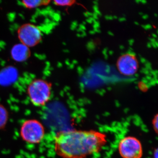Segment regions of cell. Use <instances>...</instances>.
Listing matches in <instances>:
<instances>
[{"label":"cell","mask_w":158,"mask_h":158,"mask_svg":"<svg viewBox=\"0 0 158 158\" xmlns=\"http://www.w3.org/2000/svg\"><path fill=\"white\" fill-rule=\"evenodd\" d=\"M107 143L104 133L94 131L60 132L55 139V150L62 158H88L101 151Z\"/></svg>","instance_id":"1"},{"label":"cell","mask_w":158,"mask_h":158,"mask_svg":"<svg viewBox=\"0 0 158 158\" xmlns=\"http://www.w3.org/2000/svg\"><path fill=\"white\" fill-rule=\"evenodd\" d=\"M52 84L44 79H34L28 85L27 92L29 99L35 106H45L52 95Z\"/></svg>","instance_id":"2"},{"label":"cell","mask_w":158,"mask_h":158,"mask_svg":"<svg viewBox=\"0 0 158 158\" xmlns=\"http://www.w3.org/2000/svg\"><path fill=\"white\" fill-rule=\"evenodd\" d=\"M20 131L23 140L31 144L40 143L45 135L43 125L36 119H28L24 122L21 127Z\"/></svg>","instance_id":"3"},{"label":"cell","mask_w":158,"mask_h":158,"mask_svg":"<svg viewBox=\"0 0 158 158\" xmlns=\"http://www.w3.org/2000/svg\"><path fill=\"white\" fill-rule=\"evenodd\" d=\"M17 35L21 44L29 48L39 44L43 39L41 30L38 26L32 23H26L18 29Z\"/></svg>","instance_id":"4"},{"label":"cell","mask_w":158,"mask_h":158,"mask_svg":"<svg viewBox=\"0 0 158 158\" xmlns=\"http://www.w3.org/2000/svg\"><path fill=\"white\" fill-rule=\"evenodd\" d=\"M118 150L120 155L123 158H141L143 155L141 142L131 136L124 137L120 140Z\"/></svg>","instance_id":"5"},{"label":"cell","mask_w":158,"mask_h":158,"mask_svg":"<svg viewBox=\"0 0 158 158\" xmlns=\"http://www.w3.org/2000/svg\"><path fill=\"white\" fill-rule=\"evenodd\" d=\"M117 66L122 74L131 76L136 73L139 65L135 55L126 54L119 57L117 61Z\"/></svg>","instance_id":"6"},{"label":"cell","mask_w":158,"mask_h":158,"mask_svg":"<svg viewBox=\"0 0 158 158\" xmlns=\"http://www.w3.org/2000/svg\"><path fill=\"white\" fill-rule=\"evenodd\" d=\"M31 54L30 48L21 43L15 44L11 49V58L17 62L27 61L31 57Z\"/></svg>","instance_id":"7"},{"label":"cell","mask_w":158,"mask_h":158,"mask_svg":"<svg viewBox=\"0 0 158 158\" xmlns=\"http://www.w3.org/2000/svg\"><path fill=\"white\" fill-rule=\"evenodd\" d=\"M52 1L50 0H35V1H26L21 2L22 4L26 9H33L39 7L48 6Z\"/></svg>","instance_id":"8"},{"label":"cell","mask_w":158,"mask_h":158,"mask_svg":"<svg viewBox=\"0 0 158 158\" xmlns=\"http://www.w3.org/2000/svg\"><path fill=\"white\" fill-rule=\"evenodd\" d=\"M8 119V113L6 108L0 105V129L6 126Z\"/></svg>","instance_id":"9"},{"label":"cell","mask_w":158,"mask_h":158,"mask_svg":"<svg viewBox=\"0 0 158 158\" xmlns=\"http://www.w3.org/2000/svg\"><path fill=\"white\" fill-rule=\"evenodd\" d=\"M54 5L59 6H72L76 2L75 1L72 0H63V1H58L55 0L53 1Z\"/></svg>","instance_id":"10"},{"label":"cell","mask_w":158,"mask_h":158,"mask_svg":"<svg viewBox=\"0 0 158 158\" xmlns=\"http://www.w3.org/2000/svg\"><path fill=\"white\" fill-rule=\"evenodd\" d=\"M153 127L156 132L158 133V116L157 114L154 117L152 121Z\"/></svg>","instance_id":"11"},{"label":"cell","mask_w":158,"mask_h":158,"mask_svg":"<svg viewBox=\"0 0 158 158\" xmlns=\"http://www.w3.org/2000/svg\"><path fill=\"white\" fill-rule=\"evenodd\" d=\"M95 48L94 44L92 42H89L88 44V48L89 50H91V51L94 50Z\"/></svg>","instance_id":"12"},{"label":"cell","mask_w":158,"mask_h":158,"mask_svg":"<svg viewBox=\"0 0 158 158\" xmlns=\"http://www.w3.org/2000/svg\"><path fill=\"white\" fill-rule=\"evenodd\" d=\"M145 67H146V69H147L148 70H151L152 67H151V64L150 62H146L145 64Z\"/></svg>","instance_id":"13"},{"label":"cell","mask_w":158,"mask_h":158,"mask_svg":"<svg viewBox=\"0 0 158 158\" xmlns=\"http://www.w3.org/2000/svg\"><path fill=\"white\" fill-rule=\"evenodd\" d=\"M94 22V25L93 27L94 29H98V28L99 27V23L95 20Z\"/></svg>","instance_id":"14"},{"label":"cell","mask_w":158,"mask_h":158,"mask_svg":"<svg viewBox=\"0 0 158 158\" xmlns=\"http://www.w3.org/2000/svg\"><path fill=\"white\" fill-rule=\"evenodd\" d=\"M141 72L145 74L149 75V71L146 69V68H143L141 69Z\"/></svg>","instance_id":"15"},{"label":"cell","mask_w":158,"mask_h":158,"mask_svg":"<svg viewBox=\"0 0 158 158\" xmlns=\"http://www.w3.org/2000/svg\"><path fill=\"white\" fill-rule=\"evenodd\" d=\"M77 71L79 74H82L84 72L83 69L81 67V66H79L77 68Z\"/></svg>","instance_id":"16"},{"label":"cell","mask_w":158,"mask_h":158,"mask_svg":"<svg viewBox=\"0 0 158 158\" xmlns=\"http://www.w3.org/2000/svg\"><path fill=\"white\" fill-rule=\"evenodd\" d=\"M154 158H158V149H156L154 151L153 155Z\"/></svg>","instance_id":"17"},{"label":"cell","mask_w":158,"mask_h":158,"mask_svg":"<svg viewBox=\"0 0 158 158\" xmlns=\"http://www.w3.org/2000/svg\"><path fill=\"white\" fill-rule=\"evenodd\" d=\"M142 27L145 30H148V29H151L152 27L150 25H147L146 26H142Z\"/></svg>","instance_id":"18"},{"label":"cell","mask_w":158,"mask_h":158,"mask_svg":"<svg viewBox=\"0 0 158 158\" xmlns=\"http://www.w3.org/2000/svg\"><path fill=\"white\" fill-rule=\"evenodd\" d=\"M152 46H153L154 48H156L158 47L157 42V41H155V42L151 43Z\"/></svg>","instance_id":"19"},{"label":"cell","mask_w":158,"mask_h":158,"mask_svg":"<svg viewBox=\"0 0 158 158\" xmlns=\"http://www.w3.org/2000/svg\"><path fill=\"white\" fill-rule=\"evenodd\" d=\"M105 18L108 20H112L113 19V16H108V15H106V16H105Z\"/></svg>","instance_id":"20"},{"label":"cell","mask_w":158,"mask_h":158,"mask_svg":"<svg viewBox=\"0 0 158 158\" xmlns=\"http://www.w3.org/2000/svg\"><path fill=\"white\" fill-rule=\"evenodd\" d=\"M80 28L81 29V30H83V31L86 30V28H85V25L83 24L80 25Z\"/></svg>","instance_id":"21"},{"label":"cell","mask_w":158,"mask_h":158,"mask_svg":"<svg viewBox=\"0 0 158 158\" xmlns=\"http://www.w3.org/2000/svg\"><path fill=\"white\" fill-rule=\"evenodd\" d=\"M134 43V40L133 39H131L129 40V43L130 45H132Z\"/></svg>","instance_id":"22"},{"label":"cell","mask_w":158,"mask_h":158,"mask_svg":"<svg viewBox=\"0 0 158 158\" xmlns=\"http://www.w3.org/2000/svg\"><path fill=\"white\" fill-rule=\"evenodd\" d=\"M93 16V18L94 19H98V15L96 14V13H94L93 15H92Z\"/></svg>","instance_id":"23"},{"label":"cell","mask_w":158,"mask_h":158,"mask_svg":"<svg viewBox=\"0 0 158 158\" xmlns=\"http://www.w3.org/2000/svg\"><path fill=\"white\" fill-rule=\"evenodd\" d=\"M142 82L144 83V84H146L147 83H148V81L146 78H143L142 79Z\"/></svg>","instance_id":"24"},{"label":"cell","mask_w":158,"mask_h":158,"mask_svg":"<svg viewBox=\"0 0 158 158\" xmlns=\"http://www.w3.org/2000/svg\"><path fill=\"white\" fill-rule=\"evenodd\" d=\"M141 62H142V63H145L146 62V60H145V59L144 58H141Z\"/></svg>","instance_id":"25"},{"label":"cell","mask_w":158,"mask_h":158,"mask_svg":"<svg viewBox=\"0 0 158 158\" xmlns=\"http://www.w3.org/2000/svg\"><path fill=\"white\" fill-rule=\"evenodd\" d=\"M107 52V49L106 48L104 49L102 52L103 54L104 55H106Z\"/></svg>","instance_id":"26"},{"label":"cell","mask_w":158,"mask_h":158,"mask_svg":"<svg viewBox=\"0 0 158 158\" xmlns=\"http://www.w3.org/2000/svg\"><path fill=\"white\" fill-rule=\"evenodd\" d=\"M126 20V19L124 17L121 18L119 19V21L120 22H123Z\"/></svg>","instance_id":"27"},{"label":"cell","mask_w":158,"mask_h":158,"mask_svg":"<svg viewBox=\"0 0 158 158\" xmlns=\"http://www.w3.org/2000/svg\"><path fill=\"white\" fill-rule=\"evenodd\" d=\"M146 79H147L148 81V80H152L151 77L150 75L147 76L146 77Z\"/></svg>","instance_id":"28"},{"label":"cell","mask_w":158,"mask_h":158,"mask_svg":"<svg viewBox=\"0 0 158 158\" xmlns=\"http://www.w3.org/2000/svg\"><path fill=\"white\" fill-rule=\"evenodd\" d=\"M94 11H97V10H98V7L97 6H94Z\"/></svg>","instance_id":"29"},{"label":"cell","mask_w":158,"mask_h":158,"mask_svg":"<svg viewBox=\"0 0 158 158\" xmlns=\"http://www.w3.org/2000/svg\"><path fill=\"white\" fill-rule=\"evenodd\" d=\"M94 32H98V33H100V31L98 29H94Z\"/></svg>","instance_id":"30"},{"label":"cell","mask_w":158,"mask_h":158,"mask_svg":"<svg viewBox=\"0 0 158 158\" xmlns=\"http://www.w3.org/2000/svg\"><path fill=\"white\" fill-rule=\"evenodd\" d=\"M148 18V15H144L143 16V18L144 19H146Z\"/></svg>","instance_id":"31"},{"label":"cell","mask_w":158,"mask_h":158,"mask_svg":"<svg viewBox=\"0 0 158 158\" xmlns=\"http://www.w3.org/2000/svg\"><path fill=\"white\" fill-rule=\"evenodd\" d=\"M147 47H148L149 48H151V47H152L151 44L150 43H148Z\"/></svg>","instance_id":"32"},{"label":"cell","mask_w":158,"mask_h":158,"mask_svg":"<svg viewBox=\"0 0 158 158\" xmlns=\"http://www.w3.org/2000/svg\"><path fill=\"white\" fill-rule=\"evenodd\" d=\"M87 21L88 22V23H91L93 22L91 20H90V19H88L87 20Z\"/></svg>","instance_id":"33"},{"label":"cell","mask_w":158,"mask_h":158,"mask_svg":"<svg viewBox=\"0 0 158 158\" xmlns=\"http://www.w3.org/2000/svg\"><path fill=\"white\" fill-rule=\"evenodd\" d=\"M87 14H88V16H90V15H93V14H92V13H90V12H87Z\"/></svg>","instance_id":"34"},{"label":"cell","mask_w":158,"mask_h":158,"mask_svg":"<svg viewBox=\"0 0 158 158\" xmlns=\"http://www.w3.org/2000/svg\"><path fill=\"white\" fill-rule=\"evenodd\" d=\"M113 54V52L112 51H109V54L110 55H112Z\"/></svg>","instance_id":"35"},{"label":"cell","mask_w":158,"mask_h":158,"mask_svg":"<svg viewBox=\"0 0 158 158\" xmlns=\"http://www.w3.org/2000/svg\"><path fill=\"white\" fill-rule=\"evenodd\" d=\"M119 48H120V49L123 50L124 48V46H123L121 45V46H120V47H119Z\"/></svg>","instance_id":"36"},{"label":"cell","mask_w":158,"mask_h":158,"mask_svg":"<svg viewBox=\"0 0 158 158\" xmlns=\"http://www.w3.org/2000/svg\"><path fill=\"white\" fill-rule=\"evenodd\" d=\"M90 34H95V32H94V31H90Z\"/></svg>","instance_id":"37"},{"label":"cell","mask_w":158,"mask_h":158,"mask_svg":"<svg viewBox=\"0 0 158 158\" xmlns=\"http://www.w3.org/2000/svg\"><path fill=\"white\" fill-rule=\"evenodd\" d=\"M108 34H110V35H111V36H113V34L112 33V32H110V31H109Z\"/></svg>","instance_id":"38"},{"label":"cell","mask_w":158,"mask_h":158,"mask_svg":"<svg viewBox=\"0 0 158 158\" xmlns=\"http://www.w3.org/2000/svg\"><path fill=\"white\" fill-rule=\"evenodd\" d=\"M141 2L144 4H146V2H147L146 1H144H144H141Z\"/></svg>","instance_id":"39"},{"label":"cell","mask_w":158,"mask_h":158,"mask_svg":"<svg viewBox=\"0 0 158 158\" xmlns=\"http://www.w3.org/2000/svg\"><path fill=\"white\" fill-rule=\"evenodd\" d=\"M94 3L95 4V6H97L98 2H96V1H95V2H94Z\"/></svg>","instance_id":"40"},{"label":"cell","mask_w":158,"mask_h":158,"mask_svg":"<svg viewBox=\"0 0 158 158\" xmlns=\"http://www.w3.org/2000/svg\"><path fill=\"white\" fill-rule=\"evenodd\" d=\"M105 56V59H107V58H108V55H104Z\"/></svg>","instance_id":"41"},{"label":"cell","mask_w":158,"mask_h":158,"mask_svg":"<svg viewBox=\"0 0 158 158\" xmlns=\"http://www.w3.org/2000/svg\"><path fill=\"white\" fill-rule=\"evenodd\" d=\"M73 62H74V63H75L74 64H77V63H78V62H77V61H76V60H74Z\"/></svg>","instance_id":"42"},{"label":"cell","mask_w":158,"mask_h":158,"mask_svg":"<svg viewBox=\"0 0 158 158\" xmlns=\"http://www.w3.org/2000/svg\"><path fill=\"white\" fill-rule=\"evenodd\" d=\"M77 36H78V37H81V35L80 34H77Z\"/></svg>","instance_id":"43"},{"label":"cell","mask_w":158,"mask_h":158,"mask_svg":"<svg viewBox=\"0 0 158 158\" xmlns=\"http://www.w3.org/2000/svg\"><path fill=\"white\" fill-rule=\"evenodd\" d=\"M152 35L154 37H156V34H153Z\"/></svg>","instance_id":"44"},{"label":"cell","mask_w":158,"mask_h":158,"mask_svg":"<svg viewBox=\"0 0 158 158\" xmlns=\"http://www.w3.org/2000/svg\"><path fill=\"white\" fill-rule=\"evenodd\" d=\"M136 2L137 3H139V2H141V1H136Z\"/></svg>","instance_id":"45"},{"label":"cell","mask_w":158,"mask_h":158,"mask_svg":"<svg viewBox=\"0 0 158 158\" xmlns=\"http://www.w3.org/2000/svg\"><path fill=\"white\" fill-rule=\"evenodd\" d=\"M113 18H114L115 19H117V17L116 16H114V17H113Z\"/></svg>","instance_id":"46"},{"label":"cell","mask_w":158,"mask_h":158,"mask_svg":"<svg viewBox=\"0 0 158 158\" xmlns=\"http://www.w3.org/2000/svg\"><path fill=\"white\" fill-rule=\"evenodd\" d=\"M135 23L136 24L138 25V23H137L135 22Z\"/></svg>","instance_id":"47"}]
</instances>
